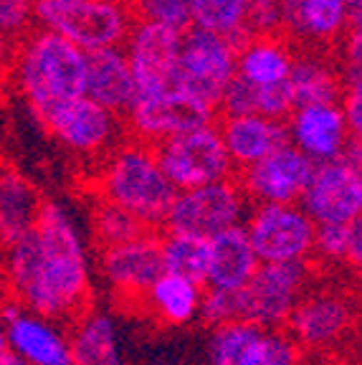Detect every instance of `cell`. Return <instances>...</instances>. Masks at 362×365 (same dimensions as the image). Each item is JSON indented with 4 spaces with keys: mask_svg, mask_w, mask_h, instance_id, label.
<instances>
[{
    "mask_svg": "<svg viewBox=\"0 0 362 365\" xmlns=\"http://www.w3.org/2000/svg\"><path fill=\"white\" fill-rule=\"evenodd\" d=\"M135 23L130 0H36V26L63 36L84 53L125 48Z\"/></svg>",
    "mask_w": 362,
    "mask_h": 365,
    "instance_id": "4",
    "label": "cell"
},
{
    "mask_svg": "<svg viewBox=\"0 0 362 365\" xmlns=\"http://www.w3.org/2000/svg\"><path fill=\"white\" fill-rule=\"evenodd\" d=\"M301 365H334V363H329V360L317 358V360H309V363H301Z\"/></svg>",
    "mask_w": 362,
    "mask_h": 365,
    "instance_id": "44",
    "label": "cell"
},
{
    "mask_svg": "<svg viewBox=\"0 0 362 365\" xmlns=\"http://www.w3.org/2000/svg\"><path fill=\"white\" fill-rule=\"evenodd\" d=\"M13 48L6 43V41L0 38V74H3V63H8V68H11V61H13Z\"/></svg>",
    "mask_w": 362,
    "mask_h": 365,
    "instance_id": "42",
    "label": "cell"
},
{
    "mask_svg": "<svg viewBox=\"0 0 362 365\" xmlns=\"http://www.w3.org/2000/svg\"><path fill=\"white\" fill-rule=\"evenodd\" d=\"M314 173V163L291 145H284L276 153L238 173V185L251 205L267 203H299Z\"/></svg>",
    "mask_w": 362,
    "mask_h": 365,
    "instance_id": "15",
    "label": "cell"
},
{
    "mask_svg": "<svg viewBox=\"0 0 362 365\" xmlns=\"http://www.w3.org/2000/svg\"><path fill=\"white\" fill-rule=\"evenodd\" d=\"M345 264H350L357 274L362 272V213L355 221L347 223V257Z\"/></svg>",
    "mask_w": 362,
    "mask_h": 365,
    "instance_id": "39",
    "label": "cell"
},
{
    "mask_svg": "<svg viewBox=\"0 0 362 365\" xmlns=\"http://www.w3.org/2000/svg\"><path fill=\"white\" fill-rule=\"evenodd\" d=\"M296 46L286 36H259L238 43L236 76L251 89L272 91L289 86Z\"/></svg>",
    "mask_w": 362,
    "mask_h": 365,
    "instance_id": "20",
    "label": "cell"
},
{
    "mask_svg": "<svg viewBox=\"0 0 362 365\" xmlns=\"http://www.w3.org/2000/svg\"><path fill=\"white\" fill-rule=\"evenodd\" d=\"M182 34L155 23L137 21L125 43L127 61L135 76V94L175 89L177 58H180Z\"/></svg>",
    "mask_w": 362,
    "mask_h": 365,
    "instance_id": "16",
    "label": "cell"
},
{
    "mask_svg": "<svg viewBox=\"0 0 362 365\" xmlns=\"http://www.w3.org/2000/svg\"><path fill=\"white\" fill-rule=\"evenodd\" d=\"M309 264H261L254 279L236 292L238 319L261 330H284L309 292Z\"/></svg>",
    "mask_w": 362,
    "mask_h": 365,
    "instance_id": "9",
    "label": "cell"
},
{
    "mask_svg": "<svg viewBox=\"0 0 362 365\" xmlns=\"http://www.w3.org/2000/svg\"><path fill=\"white\" fill-rule=\"evenodd\" d=\"M342 94H340V109L345 117L350 143H362V74H342Z\"/></svg>",
    "mask_w": 362,
    "mask_h": 365,
    "instance_id": "36",
    "label": "cell"
},
{
    "mask_svg": "<svg viewBox=\"0 0 362 365\" xmlns=\"http://www.w3.org/2000/svg\"><path fill=\"white\" fill-rule=\"evenodd\" d=\"M342 74H362V36L350 31L340 43Z\"/></svg>",
    "mask_w": 362,
    "mask_h": 365,
    "instance_id": "38",
    "label": "cell"
},
{
    "mask_svg": "<svg viewBox=\"0 0 362 365\" xmlns=\"http://www.w3.org/2000/svg\"><path fill=\"white\" fill-rule=\"evenodd\" d=\"M96 200L112 203L132 213L140 223L155 231L162 228L177 190L165 178L152 145L125 137L99 163L94 175Z\"/></svg>",
    "mask_w": 362,
    "mask_h": 365,
    "instance_id": "3",
    "label": "cell"
},
{
    "mask_svg": "<svg viewBox=\"0 0 362 365\" xmlns=\"http://www.w3.org/2000/svg\"><path fill=\"white\" fill-rule=\"evenodd\" d=\"M249 211L251 203L238 180L228 178L200 188L177 190L162 223V231L210 241L228 228L244 226Z\"/></svg>",
    "mask_w": 362,
    "mask_h": 365,
    "instance_id": "6",
    "label": "cell"
},
{
    "mask_svg": "<svg viewBox=\"0 0 362 365\" xmlns=\"http://www.w3.org/2000/svg\"><path fill=\"white\" fill-rule=\"evenodd\" d=\"M11 74L33 117L46 125L61 107L84 97L86 53L63 36L36 26L18 43Z\"/></svg>",
    "mask_w": 362,
    "mask_h": 365,
    "instance_id": "2",
    "label": "cell"
},
{
    "mask_svg": "<svg viewBox=\"0 0 362 365\" xmlns=\"http://www.w3.org/2000/svg\"><path fill=\"white\" fill-rule=\"evenodd\" d=\"M350 26V0H281V36L304 51L340 46Z\"/></svg>",
    "mask_w": 362,
    "mask_h": 365,
    "instance_id": "17",
    "label": "cell"
},
{
    "mask_svg": "<svg viewBox=\"0 0 362 365\" xmlns=\"http://www.w3.org/2000/svg\"><path fill=\"white\" fill-rule=\"evenodd\" d=\"M8 299L43 317L74 322L89 309L91 259L76 218L66 205L43 200L36 228L0 249Z\"/></svg>",
    "mask_w": 362,
    "mask_h": 365,
    "instance_id": "1",
    "label": "cell"
},
{
    "mask_svg": "<svg viewBox=\"0 0 362 365\" xmlns=\"http://www.w3.org/2000/svg\"><path fill=\"white\" fill-rule=\"evenodd\" d=\"M6 365H29V363H23V360H18L16 355H11V358H8V363Z\"/></svg>",
    "mask_w": 362,
    "mask_h": 365,
    "instance_id": "45",
    "label": "cell"
},
{
    "mask_svg": "<svg viewBox=\"0 0 362 365\" xmlns=\"http://www.w3.org/2000/svg\"><path fill=\"white\" fill-rule=\"evenodd\" d=\"M352 327V304L334 289L306 292L294 307L284 330L301 353H322L340 345Z\"/></svg>",
    "mask_w": 362,
    "mask_h": 365,
    "instance_id": "14",
    "label": "cell"
},
{
    "mask_svg": "<svg viewBox=\"0 0 362 365\" xmlns=\"http://www.w3.org/2000/svg\"><path fill=\"white\" fill-rule=\"evenodd\" d=\"M284 125H286V143L309 158L314 165L340 160L350 145V132L340 104L294 107Z\"/></svg>",
    "mask_w": 362,
    "mask_h": 365,
    "instance_id": "19",
    "label": "cell"
},
{
    "mask_svg": "<svg viewBox=\"0 0 362 365\" xmlns=\"http://www.w3.org/2000/svg\"><path fill=\"white\" fill-rule=\"evenodd\" d=\"M357 292H360V294H362V272L357 274Z\"/></svg>",
    "mask_w": 362,
    "mask_h": 365,
    "instance_id": "46",
    "label": "cell"
},
{
    "mask_svg": "<svg viewBox=\"0 0 362 365\" xmlns=\"http://www.w3.org/2000/svg\"><path fill=\"white\" fill-rule=\"evenodd\" d=\"M137 21L187 34L192 29L190 0H130Z\"/></svg>",
    "mask_w": 362,
    "mask_h": 365,
    "instance_id": "32",
    "label": "cell"
},
{
    "mask_svg": "<svg viewBox=\"0 0 362 365\" xmlns=\"http://www.w3.org/2000/svg\"><path fill=\"white\" fill-rule=\"evenodd\" d=\"M246 6L249 0H190L192 29L241 43L246 38Z\"/></svg>",
    "mask_w": 362,
    "mask_h": 365,
    "instance_id": "29",
    "label": "cell"
},
{
    "mask_svg": "<svg viewBox=\"0 0 362 365\" xmlns=\"http://www.w3.org/2000/svg\"><path fill=\"white\" fill-rule=\"evenodd\" d=\"M36 29V0H0V38L18 48L26 36Z\"/></svg>",
    "mask_w": 362,
    "mask_h": 365,
    "instance_id": "34",
    "label": "cell"
},
{
    "mask_svg": "<svg viewBox=\"0 0 362 365\" xmlns=\"http://www.w3.org/2000/svg\"><path fill=\"white\" fill-rule=\"evenodd\" d=\"M244 228L261 264H309L314 259L317 223L299 203L251 205Z\"/></svg>",
    "mask_w": 362,
    "mask_h": 365,
    "instance_id": "7",
    "label": "cell"
},
{
    "mask_svg": "<svg viewBox=\"0 0 362 365\" xmlns=\"http://www.w3.org/2000/svg\"><path fill=\"white\" fill-rule=\"evenodd\" d=\"M218 130L236 173L249 170L251 165L286 145V125L279 120H269L264 114L223 117Z\"/></svg>",
    "mask_w": 362,
    "mask_h": 365,
    "instance_id": "21",
    "label": "cell"
},
{
    "mask_svg": "<svg viewBox=\"0 0 362 365\" xmlns=\"http://www.w3.org/2000/svg\"><path fill=\"white\" fill-rule=\"evenodd\" d=\"M3 335L11 355L29 365H71L68 327L16 302H3Z\"/></svg>",
    "mask_w": 362,
    "mask_h": 365,
    "instance_id": "13",
    "label": "cell"
},
{
    "mask_svg": "<svg viewBox=\"0 0 362 365\" xmlns=\"http://www.w3.org/2000/svg\"><path fill=\"white\" fill-rule=\"evenodd\" d=\"M155 153L165 178L175 190L200 188L236 175L215 122L165 140L155 148Z\"/></svg>",
    "mask_w": 362,
    "mask_h": 365,
    "instance_id": "8",
    "label": "cell"
},
{
    "mask_svg": "<svg viewBox=\"0 0 362 365\" xmlns=\"http://www.w3.org/2000/svg\"><path fill=\"white\" fill-rule=\"evenodd\" d=\"M299 205L317 226H347L362 213V190L342 160L314 165Z\"/></svg>",
    "mask_w": 362,
    "mask_h": 365,
    "instance_id": "18",
    "label": "cell"
},
{
    "mask_svg": "<svg viewBox=\"0 0 362 365\" xmlns=\"http://www.w3.org/2000/svg\"><path fill=\"white\" fill-rule=\"evenodd\" d=\"M261 262L246 236L244 226L228 228L208 241V269H205V289L238 292L244 289Z\"/></svg>",
    "mask_w": 362,
    "mask_h": 365,
    "instance_id": "22",
    "label": "cell"
},
{
    "mask_svg": "<svg viewBox=\"0 0 362 365\" xmlns=\"http://www.w3.org/2000/svg\"><path fill=\"white\" fill-rule=\"evenodd\" d=\"M304 353L286 330H264L246 365H301Z\"/></svg>",
    "mask_w": 362,
    "mask_h": 365,
    "instance_id": "33",
    "label": "cell"
},
{
    "mask_svg": "<svg viewBox=\"0 0 362 365\" xmlns=\"http://www.w3.org/2000/svg\"><path fill=\"white\" fill-rule=\"evenodd\" d=\"M71 365H127L117 319L107 309H86L68 327Z\"/></svg>",
    "mask_w": 362,
    "mask_h": 365,
    "instance_id": "24",
    "label": "cell"
},
{
    "mask_svg": "<svg viewBox=\"0 0 362 365\" xmlns=\"http://www.w3.org/2000/svg\"><path fill=\"white\" fill-rule=\"evenodd\" d=\"M352 6V26L350 31H355V34L362 36V0H350Z\"/></svg>",
    "mask_w": 362,
    "mask_h": 365,
    "instance_id": "41",
    "label": "cell"
},
{
    "mask_svg": "<svg viewBox=\"0 0 362 365\" xmlns=\"http://www.w3.org/2000/svg\"><path fill=\"white\" fill-rule=\"evenodd\" d=\"M347 257V226H317L314 236V259L322 264H345Z\"/></svg>",
    "mask_w": 362,
    "mask_h": 365,
    "instance_id": "37",
    "label": "cell"
},
{
    "mask_svg": "<svg viewBox=\"0 0 362 365\" xmlns=\"http://www.w3.org/2000/svg\"><path fill=\"white\" fill-rule=\"evenodd\" d=\"M53 3H74V0H53Z\"/></svg>",
    "mask_w": 362,
    "mask_h": 365,
    "instance_id": "48",
    "label": "cell"
},
{
    "mask_svg": "<svg viewBox=\"0 0 362 365\" xmlns=\"http://www.w3.org/2000/svg\"><path fill=\"white\" fill-rule=\"evenodd\" d=\"M48 135L76 158L102 163L127 135L125 117L81 97L61 107L46 122Z\"/></svg>",
    "mask_w": 362,
    "mask_h": 365,
    "instance_id": "10",
    "label": "cell"
},
{
    "mask_svg": "<svg viewBox=\"0 0 362 365\" xmlns=\"http://www.w3.org/2000/svg\"><path fill=\"white\" fill-rule=\"evenodd\" d=\"M135 76H132V66L127 61L125 48L86 53V99L125 117L127 109L135 102Z\"/></svg>",
    "mask_w": 362,
    "mask_h": 365,
    "instance_id": "23",
    "label": "cell"
},
{
    "mask_svg": "<svg viewBox=\"0 0 362 365\" xmlns=\"http://www.w3.org/2000/svg\"><path fill=\"white\" fill-rule=\"evenodd\" d=\"M261 332V327L244 319L215 325L208 340V365H246Z\"/></svg>",
    "mask_w": 362,
    "mask_h": 365,
    "instance_id": "30",
    "label": "cell"
},
{
    "mask_svg": "<svg viewBox=\"0 0 362 365\" xmlns=\"http://www.w3.org/2000/svg\"><path fill=\"white\" fill-rule=\"evenodd\" d=\"M0 325H3V299H0Z\"/></svg>",
    "mask_w": 362,
    "mask_h": 365,
    "instance_id": "47",
    "label": "cell"
},
{
    "mask_svg": "<svg viewBox=\"0 0 362 365\" xmlns=\"http://www.w3.org/2000/svg\"><path fill=\"white\" fill-rule=\"evenodd\" d=\"M342 68L340 61L327 51H304L296 48L294 68H291V99L294 107L304 104H337L342 94Z\"/></svg>",
    "mask_w": 362,
    "mask_h": 365,
    "instance_id": "26",
    "label": "cell"
},
{
    "mask_svg": "<svg viewBox=\"0 0 362 365\" xmlns=\"http://www.w3.org/2000/svg\"><path fill=\"white\" fill-rule=\"evenodd\" d=\"M213 112L182 97L177 89H165L135 94V102L125 114V127L127 137L157 148L160 143L180 135V132L213 125Z\"/></svg>",
    "mask_w": 362,
    "mask_h": 365,
    "instance_id": "11",
    "label": "cell"
},
{
    "mask_svg": "<svg viewBox=\"0 0 362 365\" xmlns=\"http://www.w3.org/2000/svg\"><path fill=\"white\" fill-rule=\"evenodd\" d=\"M89 221H91V236H94L99 251L112 249V246H122L127 241H135L150 231L132 213L122 211V208H117L112 203H104V200H96L94 203Z\"/></svg>",
    "mask_w": 362,
    "mask_h": 365,
    "instance_id": "31",
    "label": "cell"
},
{
    "mask_svg": "<svg viewBox=\"0 0 362 365\" xmlns=\"http://www.w3.org/2000/svg\"><path fill=\"white\" fill-rule=\"evenodd\" d=\"M8 358H11V348H8L6 335H3V330H0V365H6Z\"/></svg>",
    "mask_w": 362,
    "mask_h": 365,
    "instance_id": "43",
    "label": "cell"
},
{
    "mask_svg": "<svg viewBox=\"0 0 362 365\" xmlns=\"http://www.w3.org/2000/svg\"><path fill=\"white\" fill-rule=\"evenodd\" d=\"M43 198L13 168H0V249L26 239L36 228Z\"/></svg>",
    "mask_w": 362,
    "mask_h": 365,
    "instance_id": "27",
    "label": "cell"
},
{
    "mask_svg": "<svg viewBox=\"0 0 362 365\" xmlns=\"http://www.w3.org/2000/svg\"><path fill=\"white\" fill-rule=\"evenodd\" d=\"M342 163H345L347 168H350V173L355 175L357 185H360L362 190V143H350L345 150V155H342Z\"/></svg>",
    "mask_w": 362,
    "mask_h": 365,
    "instance_id": "40",
    "label": "cell"
},
{
    "mask_svg": "<svg viewBox=\"0 0 362 365\" xmlns=\"http://www.w3.org/2000/svg\"><path fill=\"white\" fill-rule=\"evenodd\" d=\"M238 43L208 31L190 29L182 34L175 89L208 112H218L228 84L236 76Z\"/></svg>",
    "mask_w": 362,
    "mask_h": 365,
    "instance_id": "5",
    "label": "cell"
},
{
    "mask_svg": "<svg viewBox=\"0 0 362 365\" xmlns=\"http://www.w3.org/2000/svg\"><path fill=\"white\" fill-rule=\"evenodd\" d=\"M99 272L109 294L122 304L145 302L148 292L162 277L160 234L148 231L140 239L99 251Z\"/></svg>",
    "mask_w": 362,
    "mask_h": 365,
    "instance_id": "12",
    "label": "cell"
},
{
    "mask_svg": "<svg viewBox=\"0 0 362 365\" xmlns=\"http://www.w3.org/2000/svg\"><path fill=\"white\" fill-rule=\"evenodd\" d=\"M244 34L246 38L281 36V0H249Z\"/></svg>",
    "mask_w": 362,
    "mask_h": 365,
    "instance_id": "35",
    "label": "cell"
},
{
    "mask_svg": "<svg viewBox=\"0 0 362 365\" xmlns=\"http://www.w3.org/2000/svg\"><path fill=\"white\" fill-rule=\"evenodd\" d=\"M160 254H162V269L167 274H177L200 284L205 282V269H208V241L205 239L162 231Z\"/></svg>",
    "mask_w": 362,
    "mask_h": 365,
    "instance_id": "28",
    "label": "cell"
},
{
    "mask_svg": "<svg viewBox=\"0 0 362 365\" xmlns=\"http://www.w3.org/2000/svg\"><path fill=\"white\" fill-rule=\"evenodd\" d=\"M203 297L205 287L200 282L162 272V277L145 297L142 309L152 319H157V325L162 327H187L200 319Z\"/></svg>",
    "mask_w": 362,
    "mask_h": 365,
    "instance_id": "25",
    "label": "cell"
}]
</instances>
